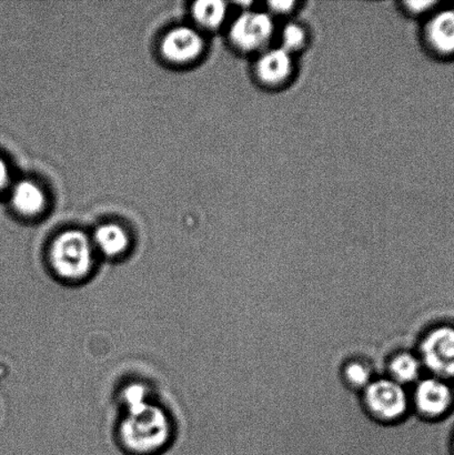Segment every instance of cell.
Wrapping results in <instances>:
<instances>
[{
	"instance_id": "12",
	"label": "cell",
	"mask_w": 454,
	"mask_h": 455,
	"mask_svg": "<svg viewBox=\"0 0 454 455\" xmlns=\"http://www.w3.org/2000/svg\"><path fill=\"white\" fill-rule=\"evenodd\" d=\"M193 15L200 25L209 29H215L225 20L227 4L218 0H203L194 4Z\"/></svg>"
},
{
	"instance_id": "11",
	"label": "cell",
	"mask_w": 454,
	"mask_h": 455,
	"mask_svg": "<svg viewBox=\"0 0 454 455\" xmlns=\"http://www.w3.org/2000/svg\"><path fill=\"white\" fill-rule=\"evenodd\" d=\"M13 207L24 215H36L44 208V195L39 186L31 181H21L13 188Z\"/></svg>"
},
{
	"instance_id": "19",
	"label": "cell",
	"mask_w": 454,
	"mask_h": 455,
	"mask_svg": "<svg viewBox=\"0 0 454 455\" xmlns=\"http://www.w3.org/2000/svg\"><path fill=\"white\" fill-rule=\"evenodd\" d=\"M9 180V171L6 163L0 157V191L6 187Z\"/></svg>"
},
{
	"instance_id": "14",
	"label": "cell",
	"mask_w": 454,
	"mask_h": 455,
	"mask_svg": "<svg viewBox=\"0 0 454 455\" xmlns=\"http://www.w3.org/2000/svg\"><path fill=\"white\" fill-rule=\"evenodd\" d=\"M307 34L304 27L295 24L284 26L282 34L283 48L289 52H293L300 49L306 44Z\"/></svg>"
},
{
	"instance_id": "18",
	"label": "cell",
	"mask_w": 454,
	"mask_h": 455,
	"mask_svg": "<svg viewBox=\"0 0 454 455\" xmlns=\"http://www.w3.org/2000/svg\"><path fill=\"white\" fill-rule=\"evenodd\" d=\"M295 4V3L289 2V0H278V2L275 0V2L269 3V8L271 12L283 15V13L291 12Z\"/></svg>"
},
{
	"instance_id": "4",
	"label": "cell",
	"mask_w": 454,
	"mask_h": 455,
	"mask_svg": "<svg viewBox=\"0 0 454 455\" xmlns=\"http://www.w3.org/2000/svg\"><path fill=\"white\" fill-rule=\"evenodd\" d=\"M366 404L370 412L381 420H395L408 409L406 392L394 380L370 383L366 391Z\"/></svg>"
},
{
	"instance_id": "10",
	"label": "cell",
	"mask_w": 454,
	"mask_h": 455,
	"mask_svg": "<svg viewBox=\"0 0 454 455\" xmlns=\"http://www.w3.org/2000/svg\"><path fill=\"white\" fill-rule=\"evenodd\" d=\"M93 243L106 257L115 258L126 251L129 239L122 227L105 225L96 230Z\"/></svg>"
},
{
	"instance_id": "16",
	"label": "cell",
	"mask_w": 454,
	"mask_h": 455,
	"mask_svg": "<svg viewBox=\"0 0 454 455\" xmlns=\"http://www.w3.org/2000/svg\"><path fill=\"white\" fill-rule=\"evenodd\" d=\"M346 380L351 385L358 387H366L370 382L371 373L367 365L360 363H353L346 365Z\"/></svg>"
},
{
	"instance_id": "20",
	"label": "cell",
	"mask_w": 454,
	"mask_h": 455,
	"mask_svg": "<svg viewBox=\"0 0 454 455\" xmlns=\"http://www.w3.org/2000/svg\"><path fill=\"white\" fill-rule=\"evenodd\" d=\"M452 7L454 8V4H453V6H452Z\"/></svg>"
},
{
	"instance_id": "1",
	"label": "cell",
	"mask_w": 454,
	"mask_h": 455,
	"mask_svg": "<svg viewBox=\"0 0 454 455\" xmlns=\"http://www.w3.org/2000/svg\"><path fill=\"white\" fill-rule=\"evenodd\" d=\"M124 448L135 454H151L163 448L171 438V423L163 409L154 404L127 412L119 427Z\"/></svg>"
},
{
	"instance_id": "6",
	"label": "cell",
	"mask_w": 454,
	"mask_h": 455,
	"mask_svg": "<svg viewBox=\"0 0 454 455\" xmlns=\"http://www.w3.org/2000/svg\"><path fill=\"white\" fill-rule=\"evenodd\" d=\"M426 46L435 56L454 60V8H438L426 22Z\"/></svg>"
},
{
	"instance_id": "5",
	"label": "cell",
	"mask_w": 454,
	"mask_h": 455,
	"mask_svg": "<svg viewBox=\"0 0 454 455\" xmlns=\"http://www.w3.org/2000/svg\"><path fill=\"white\" fill-rule=\"evenodd\" d=\"M421 355L430 371L442 378H454V329L431 331L422 341Z\"/></svg>"
},
{
	"instance_id": "7",
	"label": "cell",
	"mask_w": 454,
	"mask_h": 455,
	"mask_svg": "<svg viewBox=\"0 0 454 455\" xmlns=\"http://www.w3.org/2000/svg\"><path fill=\"white\" fill-rule=\"evenodd\" d=\"M163 56L168 60L184 64L195 60L203 51V40L197 31L180 27L171 31L162 44Z\"/></svg>"
},
{
	"instance_id": "13",
	"label": "cell",
	"mask_w": 454,
	"mask_h": 455,
	"mask_svg": "<svg viewBox=\"0 0 454 455\" xmlns=\"http://www.w3.org/2000/svg\"><path fill=\"white\" fill-rule=\"evenodd\" d=\"M390 372L393 374L395 382L411 383L419 377L420 363L415 355L410 354H400L395 355L390 363Z\"/></svg>"
},
{
	"instance_id": "17",
	"label": "cell",
	"mask_w": 454,
	"mask_h": 455,
	"mask_svg": "<svg viewBox=\"0 0 454 455\" xmlns=\"http://www.w3.org/2000/svg\"><path fill=\"white\" fill-rule=\"evenodd\" d=\"M407 8L413 13H425L437 7L438 2H426V0H420V2H408L406 3Z\"/></svg>"
},
{
	"instance_id": "2",
	"label": "cell",
	"mask_w": 454,
	"mask_h": 455,
	"mask_svg": "<svg viewBox=\"0 0 454 455\" xmlns=\"http://www.w3.org/2000/svg\"><path fill=\"white\" fill-rule=\"evenodd\" d=\"M51 265L60 278L78 281L91 274L93 266V245L80 231H67L53 241Z\"/></svg>"
},
{
	"instance_id": "9",
	"label": "cell",
	"mask_w": 454,
	"mask_h": 455,
	"mask_svg": "<svg viewBox=\"0 0 454 455\" xmlns=\"http://www.w3.org/2000/svg\"><path fill=\"white\" fill-rule=\"evenodd\" d=\"M451 391L438 379H426L416 391V404L422 414L429 418L442 416L451 404Z\"/></svg>"
},
{
	"instance_id": "8",
	"label": "cell",
	"mask_w": 454,
	"mask_h": 455,
	"mask_svg": "<svg viewBox=\"0 0 454 455\" xmlns=\"http://www.w3.org/2000/svg\"><path fill=\"white\" fill-rule=\"evenodd\" d=\"M292 70V53L283 47L262 52L256 65L258 78L268 86H278L286 83L291 78Z\"/></svg>"
},
{
	"instance_id": "3",
	"label": "cell",
	"mask_w": 454,
	"mask_h": 455,
	"mask_svg": "<svg viewBox=\"0 0 454 455\" xmlns=\"http://www.w3.org/2000/svg\"><path fill=\"white\" fill-rule=\"evenodd\" d=\"M275 24L269 13L246 11L230 28L231 42L243 52L259 51L273 37Z\"/></svg>"
},
{
	"instance_id": "15",
	"label": "cell",
	"mask_w": 454,
	"mask_h": 455,
	"mask_svg": "<svg viewBox=\"0 0 454 455\" xmlns=\"http://www.w3.org/2000/svg\"><path fill=\"white\" fill-rule=\"evenodd\" d=\"M123 400L127 412L133 411V410L140 409L148 404V391L145 386L139 383H133V385L126 387L123 392Z\"/></svg>"
}]
</instances>
